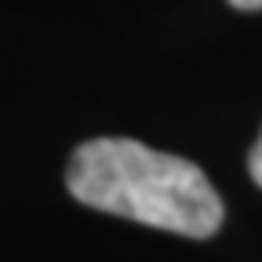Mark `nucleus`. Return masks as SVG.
Returning <instances> with one entry per match:
<instances>
[{"label":"nucleus","mask_w":262,"mask_h":262,"mask_svg":"<svg viewBox=\"0 0 262 262\" xmlns=\"http://www.w3.org/2000/svg\"><path fill=\"white\" fill-rule=\"evenodd\" d=\"M66 186L88 208L196 241L219 233L226 215L222 196L193 160L135 139H91L77 146Z\"/></svg>","instance_id":"1"},{"label":"nucleus","mask_w":262,"mask_h":262,"mask_svg":"<svg viewBox=\"0 0 262 262\" xmlns=\"http://www.w3.org/2000/svg\"><path fill=\"white\" fill-rule=\"evenodd\" d=\"M248 171H251V179L262 186V131H258V142L251 146V157H248Z\"/></svg>","instance_id":"2"},{"label":"nucleus","mask_w":262,"mask_h":262,"mask_svg":"<svg viewBox=\"0 0 262 262\" xmlns=\"http://www.w3.org/2000/svg\"><path fill=\"white\" fill-rule=\"evenodd\" d=\"M237 11H262V0H229Z\"/></svg>","instance_id":"3"}]
</instances>
